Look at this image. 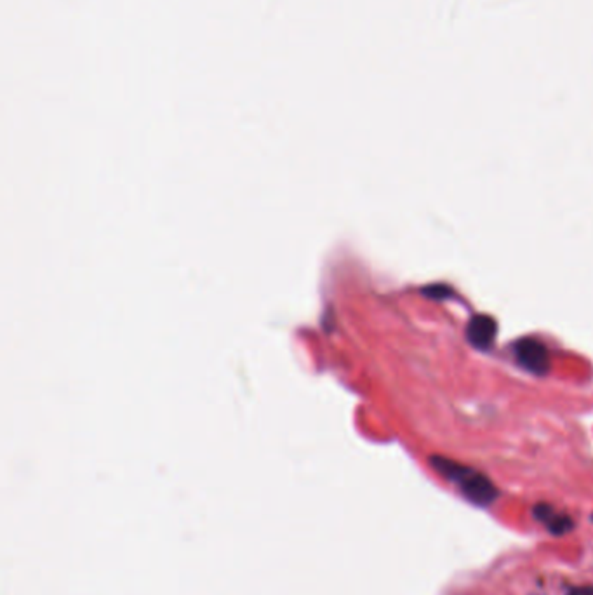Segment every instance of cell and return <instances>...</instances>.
<instances>
[{"label":"cell","instance_id":"6da1fadb","mask_svg":"<svg viewBox=\"0 0 593 595\" xmlns=\"http://www.w3.org/2000/svg\"><path fill=\"white\" fill-rule=\"evenodd\" d=\"M430 463L437 470V473L453 482L471 503L479 506H487L498 498L496 486L484 473L462 465L454 460H447L444 456H432Z\"/></svg>","mask_w":593,"mask_h":595},{"label":"cell","instance_id":"7a4b0ae2","mask_svg":"<svg viewBox=\"0 0 593 595\" xmlns=\"http://www.w3.org/2000/svg\"><path fill=\"white\" fill-rule=\"evenodd\" d=\"M517 364L532 375L545 376L550 371V352L536 338H521L513 344Z\"/></svg>","mask_w":593,"mask_h":595},{"label":"cell","instance_id":"3957f363","mask_svg":"<svg viewBox=\"0 0 593 595\" xmlns=\"http://www.w3.org/2000/svg\"><path fill=\"white\" fill-rule=\"evenodd\" d=\"M498 336V324L491 315L479 313L467 324V340L477 350H491Z\"/></svg>","mask_w":593,"mask_h":595},{"label":"cell","instance_id":"277c9868","mask_svg":"<svg viewBox=\"0 0 593 595\" xmlns=\"http://www.w3.org/2000/svg\"><path fill=\"white\" fill-rule=\"evenodd\" d=\"M534 515L541 524H545V528L548 531L554 532V534H563V532L572 530L571 517H567L563 512H557L550 505H538L534 508Z\"/></svg>","mask_w":593,"mask_h":595},{"label":"cell","instance_id":"5b68a950","mask_svg":"<svg viewBox=\"0 0 593 595\" xmlns=\"http://www.w3.org/2000/svg\"><path fill=\"white\" fill-rule=\"evenodd\" d=\"M423 294L428 296L430 300H447L453 294V289L447 287L445 284H434L423 289Z\"/></svg>","mask_w":593,"mask_h":595},{"label":"cell","instance_id":"8992f818","mask_svg":"<svg viewBox=\"0 0 593 595\" xmlns=\"http://www.w3.org/2000/svg\"><path fill=\"white\" fill-rule=\"evenodd\" d=\"M571 595H593V587H581V589H574Z\"/></svg>","mask_w":593,"mask_h":595}]
</instances>
